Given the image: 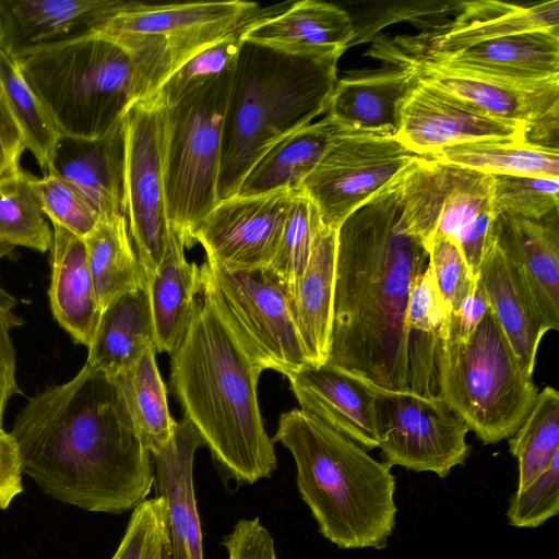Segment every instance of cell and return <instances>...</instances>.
<instances>
[{
    "label": "cell",
    "mask_w": 559,
    "mask_h": 559,
    "mask_svg": "<svg viewBox=\"0 0 559 559\" xmlns=\"http://www.w3.org/2000/svg\"><path fill=\"white\" fill-rule=\"evenodd\" d=\"M11 435L22 473L63 503L120 514L154 486L152 454L129 427L115 382L85 365L31 397Z\"/></svg>",
    "instance_id": "1"
},
{
    "label": "cell",
    "mask_w": 559,
    "mask_h": 559,
    "mask_svg": "<svg viewBox=\"0 0 559 559\" xmlns=\"http://www.w3.org/2000/svg\"><path fill=\"white\" fill-rule=\"evenodd\" d=\"M428 264L427 247L404 218L399 174L336 230L334 312L325 362L378 389L408 390L405 309L414 278Z\"/></svg>",
    "instance_id": "2"
},
{
    "label": "cell",
    "mask_w": 559,
    "mask_h": 559,
    "mask_svg": "<svg viewBox=\"0 0 559 559\" xmlns=\"http://www.w3.org/2000/svg\"><path fill=\"white\" fill-rule=\"evenodd\" d=\"M194 304L170 354V386L221 474L237 486L271 477L277 467L258 401L263 367L211 297Z\"/></svg>",
    "instance_id": "3"
},
{
    "label": "cell",
    "mask_w": 559,
    "mask_h": 559,
    "mask_svg": "<svg viewBox=\"0 0 559 559\" xmlns=\"http://www.w3.org/2000/svg\"><path fill=\"white\" fill-rule=\"evenodd\" d=\"M272 441L292 453L298 491L328 540L343 549L388 546L397 512L389 463L302 409L281 415Z\"/></svg>",
    "instance_id": "4"
},
{
    "label": "cell",
    "mask_w": 559,
    "mask_h": 559,
    "mask_svg": "<svg viewBox=\"0 0 559 559\" xmlns=\"http://www.w3.org/2000/svg\"><path fill=\"white\" fill-rule=\"evenodd\" d=\"M338 59L292 56L242 40L223 126L219 201L237 195L275 144L326 112Z\"/></svg>",
    "instance_id": "5"
},
{
    "label": "cell",
    "mask_w": 559,
    "mask_h": 559,
    "mask_svg": "<svg viewBox=\"0 0 559 559\" xmlns=\"http://www.w3.org/2000/svg\"><path fill=\"white\" fill-rule=\"evenodd\" d=\"M60 134L84 140L118 128L141 99L131 57L91 33L40 46L15 59Z\"/></svg>",
    "instance_id": "6"
},
{
    "label": "cell",
    "mask_w": 559,
    "mask_h": 559,
    "mask_svg": "<svg viewBox=\"0 0 559 559\" xmlns=\"http://www.w3.org/2000/svg\"><path fill=\"white\" fill-rule=\"evenodd\" d=\"M538 392L490 309L467 338H436L432 393L484 444L512 437Z\"/></svg>",
    "instance_id": "7"
},
{
    "label": "cell",
    "mask_w": 559,
    "mask_h": 559,
    "mask_svg": "<svg viewBox=\"0 0 559 559\" xmlns=\"http://www.w3.org/2000/svg\"><path fill=\"white\" fill-rule=\"evenodd\" d=\"M264 8L241 0L144 4L123 1L88 33L121 47L132 59L141 99L193 56L258 17Z\"/></svg>",
    "instance_id": "8"
},
{
    "label": "cell",
    "mask_w": 559,
    "mask_h": 559,
    "mask_svg": "<svg viewBox=\"0 0 559 559\" xmlns=\"http://www.w3.org/2000/svg\"><path fill=\"white\" fill-rule=\"evenodd\" d=\"M234 67L163 112V167L168 227L186 248L218 204L222 134Z\"/></svg>",
    "instance_id": "9"
},
{
    "label": "cell",
    "mask_w": 559,
    "mask_h": 559,
    "mask_svg": "<svg viewBox=\"0 0 559 559\" xmlns=\"http://www.w3.org/2000/svg\"><path fill=\"white\" fill-rule=\"evenodd\" d=\"M408 230L429 247L436 234L454 240L477 276L497 210L492 176L419 156L400 174Z\"/></svg>",
    "instance_id": "10"
},
{
    "label": "cell",
    "mask_w": 559,
    "mask_h": 559,
    "mask_svg": "<svg viewBox=\"0 0 559 559\" xmlns=\"http://www.w3.org/2000/svg\"><path fill=\"white\" fill-rule=\"evenodd\" d=\"M201 292L215 302L263 369L288 376L310 364L288 292L267 267L229 271L206 260Z\"/></svg>",
    "instance_id": "11"
},
{
    "label": "cell",
    "mask_w": 559,
    "mask_h": 559,
    "mask_svg": "<svg viewBox=\"0 0 559 559\" xmlns=\"http://www.w3.org/2000/svg\"><path fill=\"white\" fill-rule=\"evenodd\" d=\"M417 157L395 136L343 129L299 191L316 206L323 225L337 230Z\"/></svg>",
    "instance_id": "12"
},
{
    "label": "cell",
    "mask_w": 559,
    "mask_h": 559,
    "mask_svg": "<svg viewBox=\"0 0 559 559\" xmlns=\"http://www.w3.org/2000/svg\"><path fill=\"white\" fill-rule=\"evenodd\" d=\"M377 392L379 447L384 462L445 478L469 455L467 425L437 395Z\"/></svg>",
    "instance_id": "13"
},
{
    "label": "cell",
    "mask_w": 559,
    "mask_h": 559,
    "mask_svg": "<svg viewBox=\"0 0 559 559\" xmlns=\"http://www.w3.org/2000/svg\"><path fill=\"white\" fill-rule=\"evenodd\" d=\"M122 211L146 278L156 272L168 228L165 207L162 109L138 100L122 118Z\"/></svg>",
    "instance_id": "14"
},
{
    "label": "cell",
    "mask_w": 559,
    "mask_h": 559,
    "mask_svg": "<svg viewBox=\"0 0 559 559\" xmlns=\"http://www.w3.org/2000/svg\"><path fill=\"white\" fill-rule=\"evenodd\" d=\"M297 192L280 190L219 201L198 226L194 245L203 247L209 263L224 270L267 267Z\"/></svg>",
    "instance_id": "15"
},
{
    "label": "cell",
    "mask_w": 559,
    "mask_h": 559,
    "mask_svg": "<svg viewBox=\"0 0 559 559\" xmlns=\"http://www.w3.org/2000/svg\"><path fill=\"white\" fill-rule=\"evenodd\" d=\"M538 29H559L558 0L531 5L463 1L453 19L418 35L379 38L371 48L404 56H441L492 38Z\"/></svg>",
    "instance_id": "16"
},
{
    "label": "cell",
    "mask_w": 559,
    "mask_h": 559,
    "mask_svg": "<svg viewBox=\"0 0 559 559\" xmlns=\"http://www.w3.org/2000/svg\"><path fill=\"white\" fill-rule=\"evenodd\" d=\"M527 131L526 126L490 116L418 79L402 107L395 138L416 155L431 156L468 142L525 139Z\"/></svg>",
    "instance_id": "17"
},
{
    "label": "cell",
    "mask_w": 559,
    "mask_h": 559,
    "mask_svg": "<svg viewBox=\"0 0 559 559\" xmlns=\"http://www.w3.org/2000/svg\"><path fill=\"white\" fill-rule=\"evenodd\" d=\"M391 68L407 67L418 79L500 119L533 127L559 107V79L521 83L457 69L424 58L384 56Z\"/></svg>",
    "instance_id": "18"
},
{
    "label": "cell",
    "mask_w": 559,
    "mask_h": 559,
    "mask_svg": "<svg viewBox=\"0 0 559 559\" xmlns=\"http://www.w3.org/2000/svg\"><path fill=\"white\" fill-rule=\"evenodd\" d=\"M287 379L300 409L367 451L379 447L377 392L370 383L326 362L308 364Z\"/></svg>",
    "instance_id": "19"
},
{
    "label": "cell",
    "mask_w": 559,
    "mask_h": 559,
    "mask_svg": "<svg viewBox=\"0 0 559 559\" xmlns=\"http://www.w3.org/2000/svg\"><path fill=\"white\" fill-rule=\"evenodd\" d=\"M265 8L243 29L241 39L286 55L342 56L355 38L349 14L337 5L301 0Z\"/></svg>",
    "instance_id": "20"
},
{
    "label": "cell",
    "mask_w": 559,
    "mask_h": 559,
    "mask_svg": "<svg viewBox=\"0 0 559 559\" xmlns=\"http://www.w3.org/2000/svg\"><path fill=\"white\" fill-rule=\"evenodd\" d=\"M368 56L424 58L493 78L521 83L559 79V29L506 35L441 56H404L370 48Z\"/></svg>",
    "instance_id": "21"
},
{
    "label": "cell",
    "mask_w": 559,
    "mask_h": 559,
    "mask_svg": "<svg viewBox=\"0 0 559 559\" xmlns=\"http://www.w3.org/2000/svg\"><path fill=\"white\" fill-rule=\"evenodd\" d=\"M204 445L198 430L182 418L176 423L170 442L152 454L155 497L166 503L173 559H204L193 481L194 455Z\"/></svg>",
    "instance_id": "22"
},
{
    "label": "cell",
    "mask_w": 559,
    "mask_h": 559,
    "mask_svg": "<svg viewBox=\"0 0 559 559\" xmlns=\"http://www.w3.org/2000/svg\"><path fill=\"white\" fill-rule=\"evenodd\" d=\"M492 237L522 271L549 330L559 329V215L539 219L498 212Z\"/></svg>",
    "instance_id": "23"
},
{
    "label": "cell",
    "mask_w": 559,
    "mask_h": 559,
    "mask_svg": "<svg viewBox=\"0 0 559 559\" xmlns=\"http://www.w3.org/2000/svg\"><path fill=\"white\" fill-rule=\"evenodd\" d=\"M477 278L512 349L526 371L533 374L539 343L549 328L522 271L502 252L493 237Z\"/></svg>",
    "instance_id": "24"
},
{
    "label": "cell",
    "mask_w": 559,
    "mask_h": 559,
    "mask_svg": "<svg viewBox=\"0 0 559 559\" xmlns=\"http://www.w3.org/2000/svg\"><path fill=\"white\" fill-rule=\"evenodd\" d=\"M123 0H0V48L13 59L88 33Z\"/></svg>",
    "instance_id": "25"
},
{
    "label": "cell",
    "mask_w": 559,
    "mask_h": 559,
    "mask_svg": "<svg viewBox=\"0 0 559 559\" xmlns=\"http://www.w3.org/2000/svg\"><path fill=\"white\" fill-rule=\"evenodd\" d=\"M417 82L407 67L343 78L334 86L325 114L347 130L396 136L402 107Z\"/></svg>",
    "instance_id": "26"
},
{
    "label": "cell",
    "mask_w": 559,
    "mask_h": 559,
    "mask_svg": "<svg viewBox=\"0 0 559 559\" xmlns=\"http://www.w3.org/2000/svg\"><path fill=\"white\" fill-rule=\"evenodd\" d=\"M124 140L122 122L94 140L60 135L50 173L72 183L98 217L122 211Z\"/></svg>",
    "instance_id": "27"
},
{
    "label": "cell",
    "mask_w": 559,
    "mask_h": 559,
    "mask_svg": "<svg viewBox=\"0 0 559 559\" xmlns=\"http://www.w3.org/2000/svg\"><path fill=\"white\" fill-rule=\"evenodd\" d=\"M49 304L53 318L74 342L88 347L100 310L83 238L52 224Z\"/></svg>",
    "instance_id": "28"
},
{
    "label": "cell",
    "mask_w": 559,
    "mask_h": 559,
    "mask_svg": "<svg viewBox=\"0 0 559 559\" xmlns=\"http://www.w3.org/2000/svg\"><path fill=\"white\" fill-rule=\"evenodd\" d=\"M185 243L169 227L162 261L147 281L156 352L169 355L181 342L201 293V271L185 254Z\"/></svg>",
    "instance_id": "29"
},
{
    "label": "cell",
    "mask_w": 559,
    "mask_h": 559,
    "mask_svg": "<svg viewBox=\"0 0 559 559\" xmlns=\"http://www.w3.org/2000/svg\"><path fill=\"white\" fill-rule=\"evenodd\" d=\"M154 346V325L147 286L126 293L100 313L85 362L115 379Z\"/></svg>",
    "instance_id": "30"
},
{
    "label": "cell",
    "mask_w": 559,
    "mask_h": 559,
    "mask_svg": "<svg viewBox=\"0 0 559 559\" xmlns=\"http://www.w3.org/2000/svg\"><path fill=\"white\" fill-rule=\"evenodd\" d=\"M336 230L324 225L292 300L294 318L311 365L326 361L334 312Z\"/></svg>",
    "instance_id": "31"
},
{
    "label": "cell",
    "mask_w": 559,
    "mask_h": 559,
    "mask_svg": "<svg viewBox=\"0 0 559 559\" xmlns=\"http://www.w3.org/2000/svg\"><path fill=\"white\" fill-rule=\"evenodd\" d=\"M343 129L325 115L321 120L289 134L253 166L237 195H259L280 190L299 191L304 180Z\"/></svg>",
    "instance_id": "32"
},
{
    "label": "cell",
    "mask_w": 559,
    "mask_h": 559,
    "mask_svg": "<svg viewBox=\"0 0 559 559\" xmlns=\"http://www.w3.org/2000/svg\"><path fill=\"white\" fill-rule=\"evenodd\" d=\"M155 353L150 346L132 367L112 379L129 427L151 454L170 442L177 423L169 412Z\"/></svg>",
    "instance_id": "33"
},
{
    "label": "cell",
    "mask_w": 559,
    "mask_h": 559,
    "mask_svg": "<svg viewBox=\"0 0 559 559\" xmlns=\"http://www.w3.org/2000/svg\"><path fill=\"white\" fill-rule=\"evenodd\" d=\"M83 240L100 313L117 297L147 286L123 213L99 217Z\"/></svg>",
    "instance_id": "34"
},
{
    "label": "cell",
    "mask_w": 559,
    "mask_h": 559,
    "mask_svg": "<svg viewBox=\"0 0 559 559\" xmlns=\"http://www.w3.org/2000/svg\"><path fill=\"white\" fill-rule=\"evenodd\" d=\"M432 158L480 174L534 176L559 179V150L525 139H493L443 148Z\"/></svg>",
    "instance_id": "35"
},
{
    "label": "cell",
    "mask_w": 559,
    "mask_h": 559,
    "mask_svg": "<svg viewBox=\"0 0 559 559\" xmlns=\"http://www.w3.org/2000/svg\"><path fill=\"white\" fill-rule=\"evenodd\" d=\"M0 99L20 129L43 176L50 173L60 133L22 75L15 59L0 48Z\"/></svg>",
    "instance_id": "36"
},
{
    "label": "cell",
    "mask_w": 559,
    "mask_h": 559,
    "mask_svg": "<svg viewBox=\"0 0 559 559\" xmlns=\"http://www.w3.org/2000/svg\"><path fill=\"white\" fill-rule=\"evenodd\" d=\"M33 177L22 169L0 179V260L17 247L43 253L50 249L52 227L34 193Z\"/></svg>",
    "instance_id": "37"
},
{
    "label": "cell",
    "mask_w": 559,
    "mask_h": 559,
    "mask_svg": "<svg viewBox=\"0 0 559 559\" xmlns=\"http://www.w3.org/2000/svg\"><path fill=\"white\" fill-rule=\"evenodd\" d=\"M509 450L519 462L518 489L540 475L559 452V392L546 386L538 392L530 414L509 438Z\"/></svg>",
    "instance_id": "38"
},
{
    "label": "cell",
    "mask_w": 559,
    "mask_h": 559,
    "mask_svg": "<svg viewBox=\"0 0 559 559\" xmlns=\"http://www.w3.org/2000/svg\"><path fill=\"white\" fill-rule=\"evenodd\" d=\"M322 226L316 206L298 191L289 206L276 252L267 266L286 287L290 302Z\"/></svg>",
    "instance_id": "39"
},
{
    "label": "cell",
    "mask_w": 559,
    "mask_h": 559,
    "mask_svg": "<svg viewBox=\"0 0 559 559\" xmlns=\"http://www.w3.org/2000/svg\"><path fill=\"white\" fill-rule=\"evenodd\" d=\"M246 26L193 56L176 70L150 98L141 102L158 109L170 107L205 82L231 69L238 58L242 45L241 34Z\"/></svg>",
    "instance_id": "40"
},
{
    "label": "cell",
    "mask_w": 559,
    "mask_h": 559,
    "mask_svg": "<svg viewBox=\"0 0 559 559\" xmlns=\"http://www.w3.org/2000/svg\"><path fill=\"white\" fill-rule=\"evenodd\" d=\"M111 559H173L167 509L163 498L146 499L131 513Z\"/></svg>",
    "instance_id": "41"
},
{
    "label": "cell",
    "mask_w": 559,
    "mask_h": 559,
    "mask_svg": "<svg viewBox=\"0 0 559 559\" xmlns=\"http://www.w3.org/2000/svg\"><path fill=\"white\" fill-rule=\"evenodd\" d=\"M492 178L497 212L539 219L558 210L559 179L518 175H496Z\"/></svg>",
    "instance_id": "42"
},
{
    "label": "cell",
    "mask_w": 559,
    "mask_h": 559,
    "mask_svg": "<svg viewBox=\"0 0 559 559\" xmlns=\"http://www.w3.org/2000/svg\"><path fill=\"white\" fill-rule=\"evenodd\" d=\"M32 187L40 209L51 224L84 238L99 217L85 197L69 181L49 173L33 177Z\"/></svg>",
    "instance_id": "43"
},
{
    "label": "cell",
    "mask_w": 559,
    "mask_h": 559,
    "mask_svg": "<svg viewBox=\"0 0 559 559\" xmlns=\"http://www.w3.org/2000/svg\"><path fill=\"white\" fill-rule=\"evenodd\" d=\"M452 309L438 285L430 264L417 275L409 288L405 328L412 337L444 338L449 333Z\"/></svg>",
    "instance_id": "44"
},
{
    "label": "cell",
    "mask_w": 559,
    "mask_h": 559,
    "mask_svg": "<svg viewBox=\"0 0 559 559\" xmlns=\"http://www.w3.org/2000/svg\"><path fill=\"white\" fill-rule=\"evenodd\" d=\"M559 512V452L548 467L511 497L507 518L516 527H537Z\"/></svg>",
    "instance_id": "45"
},
{
    "label": "cell",
    "mask_w": 559,
    "mask_h": 559,
    "mask_svg": "<svg viewBox=\"0 0 559 559\" xmlns=\"http://www.w3.org/2000/svg\"><path fill=\"white\" fill-rule=\"evenodd\" d=\"M428 254L440 290L454 311L475 287L477 276L469 269L457 243L442 234L435 235Z\"/></svg>",
    "instance_id": "46"
},
{
    "label": "cell",
    "mask_w": 559,
    "mask_h": 559,
    "mask_svg": "<svg viewBox=\"0 0 559 559\" xmlns=\"http://www.w3.org/2000/svg\"><path fill=\"white\" fill-rule=\"evenodd\" d=\"M17 300L0 283V420L11 397L21 393L16 380V355L11 332L24 321L14 312Z\"/></svg>",
    "instance_id": "47"
},
{
    "label": "cell",
    "mask_w": 559,
    "mask_h": 559,
    "mask_svg": "<svg viewBox=\"0 0 559 559\" xmlns=\"http://www.w3.org/2000/svg\"><path fill=\"white\" fill-rule=\"evenodd\" d=\"M223 545L227 559H276L274 539L259 518L239 520Z\"/></svg>",
    "instance_id": "48"
},
{
    "label": "cell",
    "mask_w": 559,
    "mask_h": 559,
    "mask_svg": "<svg viewBox=\"0 0 559 559\" xmlns=\"http://www.w3.org/2000/svg\"><path fill=\"white\" fill-rule=\"evenodd\" d=\"M22 474L17 444L11 432L0 430V510L23 491Z\"/></svg>",
    "instance_id": "49"
},
{
    "label": "cell",
    "mask_w": 559,
    "mask_h": 559,
    "mask_svg": "<svg viewBox=\"0 0 559 559\" xmlns=\"http://www.w3.org/2000/svg\"><path fill=\"white\" fill-rule=\"evenodd\" d=\"M489 305L481 285L476 282L472 292L452 311L447 337L465 340L476 329Z\"/></svg>",
    "instance_id": "50"
},
{
    "label": "cell",
    "mask_w": 559,
    "mask_h": 559,
    "mask_svg": "<svg viewBox=\"0 0 559 559\" xmlns=\"http://www.w3.org/2000/svg\"><path fill=\"white\" fill-rule=\"evenodd\" d=\"M26 150L23 135L0 99V179L19 174Z\"/></svg>",
    "instance_id": "51"
},
{
    "label": "cell",
    "mask_w": 559,
    "mask_h": 559,
    "mask_svg": "<svg viewBox=\"0 0 559 559\" xmlns=\"http://www.w3.org/2000/svg\"><path fill=\"white\" fill-rule=\"evenodd\" d=\"M0 430H4L3 429V421L2 420H0Z\"/></svg>",
    "instance_id": "52"
}]
</instances>
